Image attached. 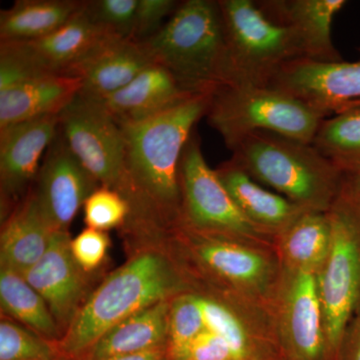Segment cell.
<instances>
[{
  "label": "cell",
  "instance_id": "obj_1",
  "mask_svg": "<svg viewBox=\"0 0 360 360\" xmlns=\"http://www.w3.org/2000/svg\"><path fill=\"white\" fill-rule=\"evenodd\" d=\"M210 94H194L160 115L122 124L124 169L120 193L129 226L169 229L180 221L179 165L194 125L205 116Z\"/></svg>",
  "mask_w": 360,
  "mask_h": 360
},
{
  "label": "cell",
  "instance_id": "obj_2",
  "mask_svg": "<svg viewBox=\"0 0 360 360\" xmlns=\"http://www.w3.org/2000/svg\"><path fill=\"white\" fill-rule=\"evenodd\" d=\"M189 291L172 257L158 248L139 251L90 293L58 342L66 359L85 357L97 341L127 317Z\"/></svg>",
  "mask_w": 360,
  "mask_h": 360
},
{
  "label": "cell",
  "instance_id": "obj_3",
  "mask_svg": "<svg viewBox=\"0 0 360 360\" xmlns=\"http://www.w3.org/2000/svg\"><path fill=\"white\" fill-rule=\"evenodd\" d=\"M229 149L252 179L307 212H328L340 198L345 174L312 144L257 131Z\"/></svg>",
  "mask_w": 360,
  "mask_h": 360
},
{
  "label": "cell",
  "instance_id": "obj_4",
  "mask_svg": "<svg viewBox=\"0 0 360 360\" xmlns=\"http://www.w3.org/2000/svg\"><path fill=\"white\" fill-rule=\"evenodd\" d=\"M155 63L191 94H212L229 77V59L219 2H180L160 32L142 41Z\"/></svg>",
  "mask_w": 360,
  "mask_h": 360
},
{
  "label": "cell",
  "instance_id": "obj_5",
  "mask_svg": "<svg viewBox=\"0 0 360 360\" xmlns=\"http://www.w3.org/2000/svg\"><path fill=\"white\" fill-rule=\"evenodd\" d=\"M205 116L229 149L257 131L311 144L323 120L295 97L269 85L232 82L219 85L210 94Z\"/></svg>",
  "mask_w": 360,
  "mask_h": 360
},
{
  "label": "cell",
  "instance_id": "obj_6",
  "mask_svg": "<svg viewBox=\"0 0 360 360\" xmlns=\"http://www.w3.org/2000/svg\"><path fill=\"white\" fill-rule=\"evenodd\" d=\"M229 59L225 84L269 85L284 65L305 59L295 32L270 20L253 0H219Z\"/></svg>",
  "mask_w": 360,
  "mask_h": 360
},
{
  "label": "cell",
  "instance_id": "obj_7",
  "mask_svg": "<svg viewBox=\"0 0 360 360\" xmlns=\"http://www.w3.org/2000/svg\"><path fill=\"white\" fill-rule=\"evenodd\" d=\"M172 229L203 271L246 302H262L270 309L283 274L276 250L181 224Z\"/></svg>",
  "mask_w": 360,
  "mask_h": 360
},
{
  "label": "cell",
  "instance_id": "obj_8",
  "mask_svg": "<svg viewBox=\"0 0 360 360\" xmlns=\"http://www.w3.org/2000/svg\"><path fill=\"white\" fill-rule=\"evenodd\" d=\"M328 213L333 241L316 281L328 360H338L345 329L360 304V214L340 198Z\"/></svg>",
  "mask_w": 360,
  "mask_h": 360
},
{
  "label": "cell",
  "instance_id": "obj_9",
  "mask_svg": "<svg viewBox=\"0 0 360 360\" xmlns=\"http://www.w3.org/2000/svg\"><path fill=\"white\" fill-rule=\"evenodd\" d=\"M179 184V224L196 231L234 236L259 245H276L274 236L251 224L239 210L217 170L206 162L196 134H191L182 153Z\"/></svg>",
  "mask_w": 360,
  "mask_h": 360
},
{
  "label": "cell",
  "instance_id": "obj_10",
  "mask_svg": "<svg viewBox=\"0 0 360 360\" xmlns=\"http://www.w3.org/2000/svg\"><path fill=\"white\" fill-rule=\"evenodd\" d=\"M270 312L274 341L284 360H328L315 274L283 269Z\"/></svg>",
  "mask_w": 360,
  "mask_h": 360
},
{
  "label": "cell",
  "instance_id": "obj_11",
  "mask_svg": "<svg viewBox=\"0 0 360 360\" xmlns=\"http://www.w3.org/2000/svg\"><path fill=\"white\" fill-rule=\"evenodd\" d=\"M59 130L78 160L101 186L120 193L124 169L122 127L101 101L77 96L59 115Z\"/></svg>",
  "mask_w": 360,
  "mask_h": 360
},
{
  "label": "cell",
  "instance_id": "obj_12",
  "mask_svg": "<svg viewBox=\"0 0 360 360\" xmlns=\"http://www.w3.org/2000/svg\"><path fill=\"white\" fill-rule=\"evenodd\" d=\"M269 86L286 92L322 118L360 106V60L291 61Z\"/></svg>",
  "mask_w": 360,
  "mask_h": 360
},
{
  "label": "cell",
  "instance_id": "obj_13",
  "mask_svg": "<svg viewBox=\"0 0 360 360\" xmlns=\"http://www.w3.org/2000/svg\"><path fill=\"white\" fill-rule=\"evenodd\" d=\"M113 37H116L92 21L84 1L71 20L46 37L30 41L1 42L0 56L33 72L72 75L78 65Z\"/></svg>",
  "mask_w": 360,
  "mask_h": 360
},
{
  "label": "cell",
  "instance_id": "obj_14",
  "mask_svg": "<svg viewBox=\"0 0 360 360\" xmlns=\"http://www.w3.org/2000/svg\"><path fill=\"white\" fill-rule=\"evenodd\" d=\"M82 89L72 75H46L0 56V129L45 115H59Z\"/></svg>",
  "mask_w": 360,
  "mask_h": 360
},
{
  "label": "cell",
  "instance_id": "obj_15",
  "mask_svg": "<svg viewBox=\"0 0 360 360\" xmlns=\"http://www.w3.org/2000/svg\"><path fill=\"white\" fill-rule=\"evenodd\" d=\"M33 191L56 231H68L85 200L101 186L78 160L58 130L47 148Z\"/></svg>",
  "mask_w": 360,
  "mask_h": 360
},
{
  "label": "cell",
  "instance_id": "obj_16",
  "mask_svg": "<svg viewBox=\"0 0 360 360\" xmlns=\"http://www.w3.org/2000/svg\"><path fill=\"white\" fill-rule=\"evenodd\" d=\"M68 231H56L44 257L23 274L49 305L63 336L89 295V277L70 250Z\"/></svg>",
  "mask_w": 360,
  "mask_h": 360
},
{
  "label": "cell",
  "instance_id": "obj_17",
  "mask_svg": "<svg viewBox=\"0 0 360 360\" xmlns=\"http://www.w3.org/2000/svg\"><path fill=\"white\" fill-rule=\"evenodd\" d=\"M59 130V115H45L0 129L2 207L18 201L39 174L40 158Z\"/></svg>",
  "mask_w": 360,
  "mask_h": 360
},
{
  "label": "cell",
  "instance_id": "obj_18",
  "mask_svg": "<svg viewBox=\"0 0 360 360\" xmlns=\"http://www.w3.org/2000/svg\"><path fill=\"white\" fill-rule=\"evenodd\" d=\"M257 4L270 20L295 33L305 59L342 60L333 44L331 27L336 14L347 4L345 0H258Z\"/></svg>",
  "mask_w": 360,
  "mask_h": 360
},
{
  "label": "cell",
  "instance_id": "obj_19",
  "mask_svg": "<svg viewBox=\"0 0 360 360\" xmlns=\"http://www.w3.org/2000/svg\"><path fill=\"white\" fill-rule=\"evenodd\" d=\"M153 63L142 42L113 37L78 65L72 75L82 80L79 94L101 99L127 86Z\"/></svg>",
  "mask_w": 360,
  "mask_h": 360
},
{
  "label": "cell",
  "instance_id": "obj_20",
  "mask_svg": "<svg viewBox=\"0 0 360 360\" xmlns=\"http://www.w3.org/2000/svg\"><path fill=\"white\" fill-rule=\"evenodd\" d=\"M193 94L167 68L155 63L127 86L98 101L122 125L148 120Z\"/></svg>",
  "mask_w": 360,
  "mask_h": 360
},
{
  "label": "cell",
  "instance_id": "obj_21",
  "mask_svg": "<svg viewBox=\"0 0 360 360\" xmlns=\"http://www.w3.org/2000/svg\"><path fill=\"white\" fill-rule=\"evenodd\" d=\"M54 232L37 196L30 191L4 219L0 236L1 269L23 276L44 257Z\"/></svg>",
  "mask_w": 360,
  "mask_h": 360
},
{
  "label": "cell",
  "instance_id": "obj_22",
  "mask_svg": "<svg viewBox=\"0 0 360 360\" xmlns=\"http://www.w3.org/2000/svg\"><path fill=\"white\" fill-rule=\"evenodd\" d=\"M215 170L246 219L276 238L307 212L281 194L264 188L232 160L221 163Z\"/></svg>",
  "mask_w": 360,
  "mask_h": 360
},
{
  "label": "cell",
  "instance_id": "obj_23",
  "mask_svg": "<svg viewBox=\"0 0 360 360\" xmlns=\"http://www.w3.org/2000/svg\"><path fill=\"white\" fill-rule=\"evenodd\" d=\"M170 300L155 303L116 324L97 341L85 360H103L167 347Z\"/></svg>",
  "mask_w": 360,
  "mask_h": 360
},
{
  "label": "cell",
  "instance_id": "obj_24",
  "mask_svg": "<svg viewBox=\"0 0 360 360\" xmlns=\"http://www.w3.org/2000/svg\"><path fill=\"white\" fill-rule=\"evenodd\" d=\"M333 229L328 212H304L276 238L283 269L316 276L330 251Z\"/></svg>",
  "mask_w": 360,
  "mask_h": 360
},
{
  "label": "cell",
  "instance_id": "obj_25",
  "mask_svg": "<svg viewBox=\"0 0 360 360\" xmlns=\"http://www.w3.org/2000/svg\"><path fill=\"white\" fill-rule=\"evenodd\" d=\"M79 0H18L0 13L1 42L41 39L65 25L79 11Z\"/></svg>",
  "mask_w": 360,
  "mask_h": 360
},
{
  "label": "cell",
  "instance_id": "obj_26",
  "mask_svg": "<svg viewBox=\"0 0 360 360\" xmlns=\"http://www.w3.org/2000/svg\"><path fill=\"white\" fill-rule=\"evenodd\" d=\"M0 303L2 312L46 340L59 342L63 333L42 296L13 270H0Z\"/></svg>",
  "mask_w": 360,
  "mask_h": 360
},
{
  "label": "cell",
  "instance_id": "obj_27",
  "mask_svg": "<svg viewBox=\"0 0 360 360\" xmlns=\"http://www.w3.org/2000/svg\"><path fill=\"white\" fill-rule=\"evenodd\" d=\"M311 144L343 174L360 169V106L322 120Z\"/></svg>",
  "mask_w": 360,
  "mask_h": 360
},
{
  "label": "cell",
  "instance_id": "obj_28",
  "mask_svg": "<svg viewBox=\"0 0 360 360\" xmlns=\"http://www.w3.org/2000/svg\"><path fill=\"white\" fill-rule=\"evenodd\" d=\"M58 343L37 335L18 322H0V360H63Z\"/></svg>",
  "mask_w": 360,
  "mask_h": 360
},
{
  "label": "cell",
  "instance_id": "obj_29",
  "mask_svg": "<svg viewBox=\"0 0 360 360\" xmlns=\"http://www.w3.org/2000/svg\"><path fill=\"white\" fill-rule=\"evenodd\" d=\"M205 329L198 293L189 290L175 296L170 300L167 354L184 347Z\"/></svg>",
  "mask_w": 360,
  "mask_h": 360
},
{
  "label": "cell",
  "instance_id": "obj_30",
  "mask_svg": "<svg viewBox=\"0 0 360 360\" xmlns=\"http://www.w3.org/2000/svg\"><path fill=\"white\" fill-rule=\"evenodd\" d=\"M84 210L86 226L101 231L125 225L130 214L129 202L122 194L104 186L90 194Z\"/></svg>",
  "mask_w": 360,
  "mask_h": 360
},
{
  "label": "cell",
  "instance_id": "obj_31",
  "mask_svg": "<svg viewBox=\"0 0 360 360\" xmlns=\"http://www.w3.org/2000/svg\"><path fill=\"white\" fill-rule=\"evenodd\" d=\"M139 0H90L84 9L94 23L112 37L132 39Z\"/></svg>",
  "mask_w": 360,
  "mask_h": 360
},
{
  "label": "cell",
  "instance_id": "obj_32",
  "mask_svg": "<svg viewBox=\"0 0 360 360\" xmlns=\"http://www.w3.org/2000/svg\"><path fill=\"white\" fill-rule=\"evenodd\" d=\"M168 360H239L231 345L221 336L205 329L176 352L167 354Z\"/></svg>",
  "mask_w": 360,
  "mask_h": 360
},
{
  "label": "cell",
  "instance_id": "obj_33",
  "mask_svg": "<svg viewBox=\"0 0 360 360\" xmlns=\"http://www.w3.org/2000/svg\"><path fill=\"white\" fill-rule=\"evenodd\" d=\"M110 245V236L105 231L86 227L71 239L70 250L80 269L89 274L103 264Z\"/></svg>",
  "mask_w": 360,
  "mask_h": 360
},
{
  "label": "cell",
  "instance_id": "obj_34",
  "mask_svg": "<svg viewBox=\"0 0 360 360\" xmlns=\"http://www.w3.org/2000/svg\"><path fill=\"white\" fill-rule=\"evenodd\" d=\"M180 2L175 0H139L132 39L146 41L160 32L163 20L174 14Z\"/></svg>",
  "mask_w": 360,
  "mask_h": 360
},
{
  "label": "cell",
  "instance_id": "obj_35",
  "mask_svg": "<svg viewBox=\"0 0 360 360\" xmlns=\"http://www.w3.org/2000/svg\"><path fill=\"white\" fill-rule=\"evenodd\" d=\"M338 360H360V304L345 329Z\"/></svg>",
  "mask_w": 360,
  "mask_h": 360
},
{
  "label": "cell",
  "instance_id": "obj_36",
  "mask_svg": "<svg viewBox=\"0 0 360 360\" xmlns=\"http://www.w3.org/2000/svg\"><path fill=\"white\" fill-rule=\"evenodd\" d=\"M340 198L360 214V169L345 174Z\"/></svg>",
  "mask_w": 360,
  "mask_h": 360
},
{
  "label": "cell",
  "instance_id": "obj_37",
  "mask_svg": "<svg viewBox=\"0 0 360 360\" xmlns=\"http://www.w3.org/2000/svg\"><path fill=\"white\" fill-rule=\"evenodd\" d=\"M103 360H168L167 347L158 348L139 354L117 355Z\"/></svg>",
  "mask_w": 360,
  "mask_h": 360
},
{
  "label": "cell",
  "instance_id": "obj_38",
  "mask_svg": "<svg viewBox=\"0 0 360 360\" xmlns=\"http://www.w3.org/2000/svg\"><path fill=\"white\" fill-rule=\"evenodd\" d=\"M250 360H284L278 348L272 342L264 343L255 350Z\"/></svg>",
  "mask_w": 360,
  "mask_h": 360
}]
</instances>
